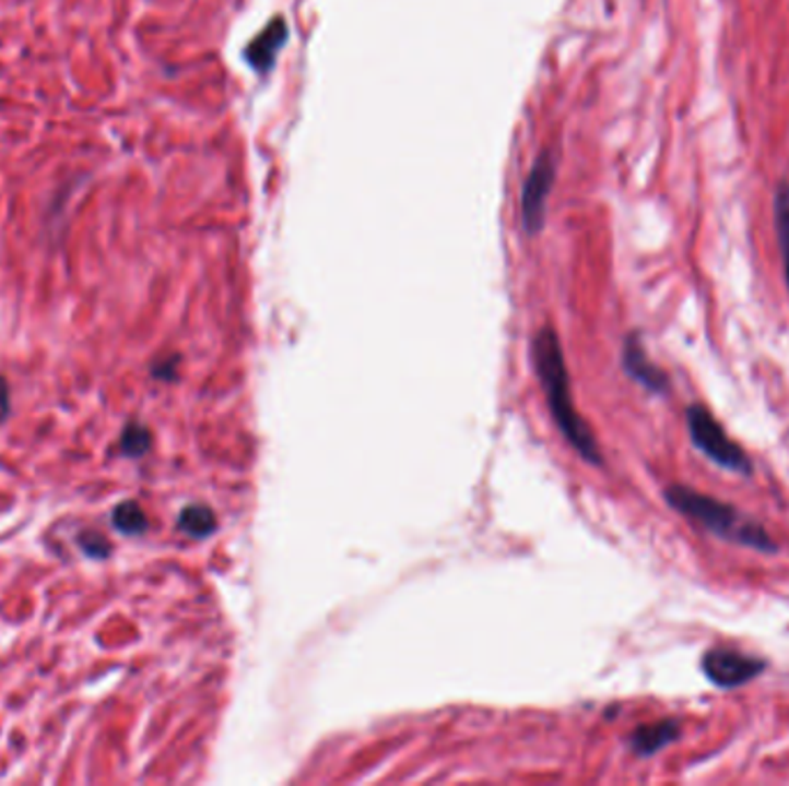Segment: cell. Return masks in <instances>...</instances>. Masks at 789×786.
Masks as SVG:
<instances>
[{"label":"cell","mask_w":789,"mask_h":786,"mask_svg":"<svg viewBox=\"0 0 789 786\" xmlns=\"http://www.w3.org/2000/svg\"><path fill=\"white\" fill-rule=\"evenodd\" d=\"M288 39V24L284 16H273L268 26L247 45L245 63L259 74H268L273 70L278 53L284 49Z\"/></svg>","instance_id":"obj_7"},{"label":"cell","mask_w":789,"mask_h":786,"mask_svg":"<svg viewBox=\"0 0 789 786\" xmlns=\"http://www.w3.org/2000/svg\"><path fill=\"white\" fill-rule=\"evenodd\" d=\"M664 501H668L676 512L702 524L706 531H711L727 543H739L766 553H774L778 549L776 543L768 537V533L759 524L745 520L737 508L716 501L702 491H695L683 485H670L664 489Z\"/></svg>","instance_id":"obj_2"},{"label":"cell","mask_w":789,"mask_h":786,"mask_svg":"<svg viewBox=\"0 0 789 786\" xmlns=\"http://www.w3.org/2000/svg\"><path fill=\"white\" fill-rule=\"evenodd\" d=\"M533 365L540 377V385L545 388L547 395V406L552 410V416L558 425V429L564 431V437L568 439V443L591 464H600V448L593 439L591 429L587 427V422L581 420L579 413L573 406V395H570V379H568V369H566V360H564V348H561V342L556 337V333L552 327H543L533 340Z\"/></svg>","instance_id":"obj_1"},{"label":"cell","mask_w":789,"mask_h":786,"mask_svg":"<svg viewBox=\"0 0 789 786\" xmlns=\"http://www.w3.org/2000/svg\"><path fill=\"white\" fill-rule=\"evenodd\" d=\"M685 420H688L693 445L702 450L714 464L741 475L753 473V462L747 460V454L743 452L741 445H737L730 437H727V431L711 416L709 408L693 404L688 406V410H685Z\"/></svg>","instance_id":"obj_3"},{"label":"cell","mask_w":789,"mask_h":786,"mask_svg":"<svg viewBox=\"0 0 789 786\" xmlns=\"http://www.w3.org/2000/svg\"><path fill=\"white\" fill-rule=\"evenodd\" d=\"M10 413V390L5 379H0V420H3Z\"/></svg>","instance_id":"obj_14"},{"label":"cell","mask_w":789,"mask_h":786,"mask_svg":"<svg viewBox=\"0 0 789 786\" xmlns=\"http://www.w3.org/2000/svg\"><path fill=\"white\" fill-rule=\"evenodd\" d=\"M776 231H778L780 254H782L785 282L789 288V188L787 184H782L776 194Z\"/></svg>","instance_id":"obj_10"},{"label":"cell","mask_w":789,"mask_h":786,"mask_svg":"<svg viewBox=\"0 0 789 786\" xmlns=\"http://www.w3.org/2000/svg\"><path fill=\"white\" fill-rule=\"evenodd\" d=\"M623 371L656 395H664L670 390V377L651 362L637 333H631L623 344Z\"/></svg>","instance_id":"obj_6"},{"label":"cell","mask_w":789,"mask_h":786,"mask_svg":"<svg viewBox=\"0 0 789 786\" xmlns=\"http://www.w3.org/2000/svg\"><path fill=\"white\" fill-rule=\"evenodd\" d=\"M681 736V724L676 719H658L653 724H644L637 727L631 736V750L637 757H651L660 750L668 748V745L676 742Z\"/></svg>","instance_id":"obj_8"},{"label":"cell","mask_w":789,"mask_h":786,"mask_svg":"<svg viewBox=\"0 0 789 786\" xmlns=\"http://www.w3.org/2000/svg\"><path fill=\"white\" fill-rule=\"evenodd\" d=\"M556 180V157L552 151H540L522 184V229L538 236L545 229L547 203Z\"/></svg>","instance_id":"obj_4"},{"label":"cell","mask_w":789,"mask_h":786,"mask_svg":"<svg viewBox=\"0 0 789 786\" xmlns=\"http://www.w3.org/2000/svg\"><path fill=\"white\" fill-rule=\"evenodd\" d=\"M178 526L192 537H208L217 528V516L205 505H187L178 516Z\"/></svg>","instance_id":"obj_9"},{"label":"cell","mask_w":789,"mask_h":786,"mask_svg":"<svg viewBox=\"0 0 789 786\" xmlns=\"http://www.w3.org/2000/svg\"><path fill=\"white\" fill-rule=\"evenodd\" d=\"M111 522L120 533H128V535H141V533H145V528H149V520H145L143 510L134 501H125V503L116 505Z\"/></svg>","instance_id":"obj_11"},{"label":"cell","mask_w":789,"mask_h":786,"mask_svg":"<svg viewBox=\"0 0 789 786\" xmlns=\"http://www.w3.org/2000/svg\"><path fill=\"white\" fill-rule=\"evenodd\" d=\"M766 669V662L762 657L745 655L737 648H711L702 657V671L714 682L716 688L734 690L745 686V682L755 680Z\"/></svg>","instance_id":"obj_5"},{"label":"cell","mask_w":789,"mask_h":786,"mask_svg":"<svg viewBox=\"0 0 789 786\" xmlns=\"http://www.w3.org/2000/svg\"><path fill=\"white\" fill-rule=\"evenodd\" d=\"M120 448L125 454H130V457H141L143 452L151 450V431L139 422L128 425L122 429Z\"/></svg>","instance_id":"obj_12"},{"label":"cell","mask_w":789,"mask_h":786,"mask_svg":"<svg viewBox=\"0 0 789 786\" xmlns=\"http://www.w3.org/2000/svg\"><path fill=\"white\" fill-rule=\"evenodd\" d=\"M79 547L93 558H104V556H109V551H111V545H109L107 537H104L102 533H95V531L81 533L79 535Z\"/></svg>","instance_id":"obj_13"}]
</instances>
